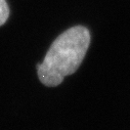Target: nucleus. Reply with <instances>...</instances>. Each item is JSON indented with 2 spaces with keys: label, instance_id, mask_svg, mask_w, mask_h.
Masks as SVG:
<instances>
[{
  "label": "nucleus",
  "instance_id": "1",
  "mask_svg": "<svg viewBox=\"0 0 130 130\" xmlns=\"http://www.w3.org/2000/svg\"><path fill=\"white\" fill-rule=\"evenodd\" d=\"M89 43L90 33L85 27H72L61 33L52 42L43 61L37 64L40 82L54 87L64 77L74 74L84 59Z\"/></svg>",
  "mask_w": 130,
  "mask_h": 130
},
{
  "label": "nucleus",
  "instance_id": "2",
  "mask_svg": "<svg viewBox=\"0 0 130 130\" xmlns=\"http://www.w3.org/2000/svg\"><path fill=\"white\" fill-rule=\"evenodd\" d=\"M9 17V8L5 0H0V27L4 25Z\"/></svg>",
  "mask_w": 130,
  "mask_h": 130
}]
</instances>
